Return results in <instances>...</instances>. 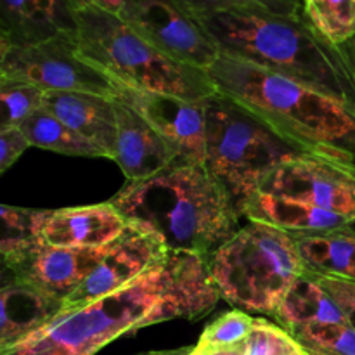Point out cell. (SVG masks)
I'll list each match as a JSON object with an SVG mask.
<instances>
[{"mask_svg": "<svg viewBox=\"0 0 355 355\" xmlns=\"http://www.w3.org/2000/svg\"><path fill=\"white\" fill-rule=\"evenodd\" d=\"M220 54L312 87L355 111V61L304 16L218 12L196 17Z\"/></svg>", "mask_w": 355, "mask_h": 355, "instance_id": "obj_1", "label": "cell"}, {"mask_svg": "<svg viewBox=\"0 0 355 355\" xmlns=\"http://www.w3.org/2000/svg\"><path fill=\"white\" fill-rule=\"evenodd\" d=\"M110 203L168 250L208 257L239 231L241 220L207 166L193 162H177L149 179L127 182Z\"/></svg>", "mask_w": 355, "mask_h": 355, "instance_id": "obj_2", "label": "cell"}, {"mask_svg": "<svg viewBox=\"0 0 355 355\" xmlns=\"http://www.w3.org/2000/svg\"><path fill=\"white\" fill-rule=\"evenodd\" d=\"M217 90L290 141L355 163V111L312 87L220 54L208 69Z\"/></svg>", "mask_w": 355, "mask_h": 355, "instance_id": "obj_3", "label": "cell"}, {"mask_svg": "<svg viewBox=\"0 0 355 355\" xmlns=\"http://www.w3.org/2000/svg\"><path fill=\"white\" fill-rule=\"evenodd\" d=\"M76 44L83 59L120 85L187 101L218 92L208 71L166 58L123 17L83 0L76 7Z\"/></svg>", "mask_w": 355, "mask_h": 355, "instance_id": "obj_4", "label": "cell"}, {"mask_svg": "<svg viewBox=\"0 0 355 355\" xmlns=\"http://www.w3.org/2000/svg\"><path fill=\"white\" fill-rule=\"evenodd\" d=\"M305 155L318 153L281 135L224 94L217 92L207 101L205 166L231 198L241 218L267 173Z\"/></svg>", "mask_w": 355, "mask_h": 355, "instance_id": "obj_5", "label": "cell"}, {"mask_svg": "<svg viewBox=\"0 0 355 355\" xmlns=\"http://www.w3.org/2000/svg\"><path fill=\"white\" fill-rule=\"evenodd\" d=\"M210 270L222 300L248 314L274 318L305 266L293 236L248 220L210 255Z\"/></svg>", "mask_w": 355, "mask_h": 355, "instance_id": "obj_6", "label": "cell"}, {"mask_svg": "<svg viewBox=\"0 0 355 355\" xmlns=\"http://www.w3.org/2000/svg\"><path fill=\"white\" fill-rule=\"evenodd\" d=\"M165 288L163 260L111 297L61 312L45 328L0 355H96L123 335L142 328Z\"/></svg>", "mask_w": 355, "mask_h": 355, "instance_id": "obj_7", "label": "cell"}, {"mask_svg": "<svg viewBox=\"0 0 355 355\" xmlns=\"http://www.w3.org/2000/svg\"><path fill=\"white\" fill-rule=\"evenodd\" d=\"M0 80L31 83L44 92L116 97L120 85L82 58L76 35L24 47H0Z\"/></svg>", "mask_w": 355, "mask_h": 355, "instance_id": "obj_8", "label": "cell"}, {"mask_svg": "<svg viewBox=\"0 0 355 355\" xmlns=\"http://www.w3.org/2000/svg\"><path fill=\"white\" fill-rule=\"evenodd\" d=\"M259 193L309 203L355 220V163L322 155L290 159L267 173Z\"/></svg>", "mask_w": 355, "mask_h": 355, "instance_id": "obj_9", "label": "cell"}, {"mask_svg": "<svg viewBox=\"0 0 355 355\" xmlns=\"http://www.w3.org/2000/svg\"><path fill=\"white\" fill-rule=\"evenodd\" d=\"M121 17L173 61L208 71L220 58L200 21L175 0H125Z\"/></svg>", "mask_w": 355, "mask_h": 355, "instance_id": "obj_10", "label": "cell"}, {"mask_svg": "<svg viewBox=\"0 0 355 355\" xmlns=\"http://www.w3.org/2000/svg\"><path fill=\"white\" fill-rule=\"evenodd\" d=\"M168 248L153 232L128 224L82 286L66 298L62 312L85 307L125 290L165 259Z\"/></svg>", "mask_w": 355, "mask_h": 355, "instance_id": "obj_11", "label": "cell"}, {"mask_svg": "<svg viewBox=\"0 0 355 355\" xmlns=\"http://www.w3.org/2000/svg\"><path fill=\"white\" fill-rule=\"evenodd\" d=\"M165 288L142 328L186 319L200 321L220 302V291L210 270V257L184 250H168L163 259ZM141 328V329H142Z\"/></svg>", "mask_w": 355, "mask_h": 355, "instance_id": "obj_12", "label": "cell"}, {"mask_svg": "<svg viewBox=\"0 0 355 355\" xmlns=\"http://www.w3.org/2000/svg\"><path fill=\"white\" fill-rule=\"evenodd\" d=\"M116 99L137 111L186 162L205 165L207 101H187L170 94L146 92L125 85H120Z\"/></svg>", "mask_w": 355, "mask_h": 355, "instance_id": "obj_13", "label": "cell"}, {"mask_svg": "<svg viewBox=\"0 0 355 355\" xmlns=\"http://www.w3.org/2000/svg\"><path fill=\"white\" fill-rule=\"evenodd\" d=\"M111 245L101 248H64L45 245L19 262L2 266V277L26 281L66 302V298L75 293L99 266L101 260L110 252Z\"/></svg>", "mask_w": 355, "mask_h": 355, "instance_id": "obj_14", "label": "cell"}, {"mask_svg": "<svg viewBox=\"0 0 355 355\" xmlns=\"http://www.w3.org/2000/svg\"><path fill=\"white\" fill-rule=\"evenodd\" d=\"M80 0H0V47L76 35Z\"/></svg>", "mask_w": 355, "mask_h": 355, "instance_id": "obj_15", "label": "cell"}, {"mask_svg": "<svg viewBox=\"0 0 355 355\" xmlns=\"http://www.w3.org/2000/svg\"><path fill=\"white\" fill-rule=\"evenodd\" d=\"M116 99V97H114ZM118 135L113 162L127 182L146 180L177 162H186L141 114L116 99Z\"/></svg>", "mask_w": 355, "mask_h": 355, "instance_id": "obj_16", "label": "cell"}, {"mask_svg": "<svg viewBox=\"0 0 355 355\" xmlns=\"http://www.w3.org/2000/svg\"><path fill=\"white\" fill-rule=\"evenodd\" d=\"M64 302L26 281L2 277L0 352L35 335L62 312Z\"/></svg>", "mask_w": 355, "mask_h": 355, "instance_id": "obj_17", "label": "cell"}, {"mask_svg": "<svg viewBox=\"0 0 355 355\" xmlns=\"http://www.w3.org/2000/svg\"><path fill=\"white\" fill-rule=\"evenodd\" d=\"M128 222L113 205L99 203L52 210L45 243L64 248H101L116 241Z\"/></svg>", "mask_w": 355, "mask_h": 355, "instance_id": "obj_18", "label": "cell"}, {"mask_svg": "<svg viewBox=\"0 0 355 355\" xmlns=\"http://www.w3.org/2000/svg\"><path fill=\"white\" fill-rule=\"evenodd\" d=\"M71 130L99 146L113 159L118 135L114 97L89 92H45L44 107Z\"/></svg>", "mask_w": 355, "mask_h": 355, "instance_id": "obj_19", "label": "cell"}, {"mask_svg": "<svg viewBox=\"0 0 355 355\" xmlns=\"http://www.w3.org/2000/svg\"><path fill=\"white\" fill-rule=\"evenodd\" d=\"M243 218L272 225L288 234H324L349 227V218L283 196L257 193L246 205Z\"/></svg>", "mask_w": 355, "mask_h": 355, "instance_id": "obj_20", "label": "cell"}, {"mask_svg": "<svg viewBox=\"0 0 355 355\" xmlns=\"http://www.w3.org/2000/svg\"><path fill=\"white\" fill-rule=\"evenodd\" d=\"M274 319L290 333L304 326L349 322L338 302L322 286L319 277L307 269L290 288Z\"/></svg>", "mask_w": 355, "mask_h": 355, "instance_id": "obj_21", "label": "cell"}, {"mask_svg": "<svg viewBox=\"0 0 355 355\" xmlns=\"http://www.w3.org/2000/svg\"><path fill=\"white\" fill-rule=\"evenodd\" d=\"M305 269L355 283V234L347 229L324 234H291Z\"/></svg>", "mask_w": 355, "mask_h": 355, "instance_id": "obj_22", "label": "cell"}, {"mask_svg": "<svg viewBox=\"0 0 355 355\" xmlns=\"http://www.w3.org/2000/svg\"><path fill=\"white\" fill-rule=\"evenodd\" d=\"M52 210L0 207V255L2 266L16 263L45 246V227Z\"/></svg>", "mask_w": 355, "mask_h": 355, "instance_id": "obj_23", "label": "cell"}, {"mask_svg": "<svg viewBox=\"0 0 355 355\" xmlns=\"http://www.w3.org/2000/svg\"><path fill=\"white\" fill-rule=\"evenodd\" d=\"M28 141L35 148L45 151L59 153L66 156H82V158H107L106 153L89 139L82 137L75 130L62 123L59 118L49 111L40 110L21 125Z\"/></svg>", "mask_w": 355, "mask_h": 355, "instance_id": "obj_24", "label": "cell"}, {"mask_svg": "<svg viewBox=\"0 0 355 355\" xmlns=\"http://www.w3.org/2000/svg\"><path fill=\"white\" fill-rule=\"evenodd\" d=\"M304 14L331 44L345 45L355 37V0H304Z\"/></svg>", "mask_w": 355, "mask_h": 355, "instance_id": "obj_25", "label": "cell"}, {"mask_svg": "<svg viewBox=\"0 0 355 355\" xmlns=\"http://www.w3.org/2000/svg\"><path fill=\"white\" fill-rule=\"evenodd\" d=\"M191 16L218 12H267L277 16H304V0H175Z\"/></svg>", "mask_w": 355, "mask_h": 355, "instance_id": "obj_26", "label": "cell"}, {"mask_svg": "<svg viewBox=\"0 0 355 355\" xmlns=\"http://www.w3.org/2000/svg\"><path fill=\"white\" fill-rule=\"evenodd\" d=\"M291 335L305 355H355V329L349 322L304 326Z\"/></svg>", "mask_w": 355, "mask_h": 355, "instance_id": "obj_27", "label": "cell"}, {"mask_svg": "<svg viewBox=\"0 0 355 355\" xmlns=\"http://www.w3.org/2000/svg\"><path fill=\"white\" fill-rule=\"evenodd\" d=\"M45 92L31 83L0 80V128L21 127L44 107Z\"/></svg>", "mask_w": 355, "mask_h": 355, "instance_id": "obj_28", "label": "cell"}, {"mask_svg": "<svg viewBox=\"0 0 355 355\" xmlns=\"http://www.w3.org/2000/svg\"><path fill=\"white\" fill-rule=\"evenodd\" d=\"M253 321H255V318H252L248 312L232 309L205 328L203 335L196 345L205 350H218L241 345V343H246L250 333H252Z\"/></svg>", "mask_w": 355, "mask_h": 355, "instance_id": "obj_29", "label": "cell"}, {"mask_svg": "<svg viewBox=\"0 0 355 355\" xmlns=\"http://www.w3.org/2000/svg\"><path fill=\"white\" fill-rule=\"evenodd\" d=\"M248 355H305L290 331L266 318H255L246 340Z\"/></svg>", "mask_w": 355, "mask_h": 355, "instance_id": "obj_30", "label": "cell"}, {"mask_svg": "<svg viewBox=\"0 0 355 355\" xmlns=\"http://www.w3.org/2000/svg\"><path fill=\"white\" fill-rule=\"evenodd\" d=\"M30 146L21 127L0 128V173H6Z\"/></svg>", "mask_w": 355, "mask_h": 355, "instance_id": "obj_31", "label": "cell"}, {"mask_svg": "<svg viewBox=\"0 0 355 355\" xmlns=\"http://www.w3.org/2000/svg\"><path fill=\"white\" fill-rule=\"evenodd\" d=\"M321 281L322 286L331 293V297L338 302L342 311L345 312V318L349 324L355 329V283L336 279V277H326L315 274Z\"/></svg>", "mask_w": 355, "mask_h": 355, "instance_id": "obj_32", "label": "cell"}, {"mask_svg": "<svg viewBox=\"0 0 355 355\" xmlns=\"http://www.w3.org/2000/svg\"><path fill=\"white\" fill-rule=\"evenodd\" d=\"M83 2L92 3V6L99 7V9L118 14V16H121V10L125 7V0H83Z\"/></svg>", "mask_w": 355, "mask_h": 355, "instance_id": "obj_33", "label": "cell"}, {"mask_svg": "<svg viewBox=\"0 0 355 355\" xmlns=\"http://www.w3.org/2000/svg\"><path fill=\"white\" fill-rule=\"evenodd\" d=\"M208 352H210V355H248L246 343H241V345H234V347H227V349L208 350Z\"/></svg>", "mask_w": 355, "mask_h": 355, "instance_id": "obj_34", "label": "cell"}, {"mask_svg": "<svg viewBox=\"0 0 355 355\" xmlns=\"http://www.w3.org/2000/svg\"><path fill=\"white\" fill-rule=\"evenodd\" d=\"M193 347H184V349H173V350H156V352H146L139 355H189Z\"/></svg>", "mask_w": 355, "mask_h": 355, "instance_id": "obj_35", "label": "cell"}, {"mask_svg": "<svg viewBox=\"0 0 355 355\" xmlns=\"http://www.w3.org/2000/svg\"><path fill=\"white\" fill-rule=\"evenodd\" d=\"M189 355H210V352H208V350L200 349V347H198V345H194V347H193V350H191V354H189Z\"/></svg>", "mask_w": 355, "mask_h": 355, "instance_id": "obj_36", "label": "cell"}, {"mask_svg": "<svg viewBox=\"0 0 355 355\" xmlns=\"http://www.w3.org/2000/svg\"><path fill=\"white\" fill-rule=\"evenodd\" d=\"M347 231H349V232H352V234H355V220L350 222V224H349V227H347Z\"/></svg>", "mask_w": 355, "mask_h": 355, "instance_id": "obj_37", "label": "cell"}, {"mask_svg": "<svg viewBox=\"0 0 355 355\" xmlns=\"http://www.w3.org/2000/svg\"><path fill=\"white\" fill-rule=\"evenodd\" d=\"M349 45H350V49H352V51L355 52V37L352 38V40H350V42H349Z\"/></svg>", "mask_w": 355, "mask_h": 355, "instance_id": "obj_38", "label": "cell"}, {"mask_svg": "<svg viewBox=\"0 0 355 355\" xmlns=\"http://www.w3.org/2000/svg\"><path fill=\"white\" fill-rule=\"evenodd\" d=\"M345 45H347V47H349V49H350V45H349V44H345ZM350 52H352V55H354V61H355V52L352 51V49H350Z\"/></svg>", "mask_w": 355, "mask_h": 355, "instance_id": "obj_39", "label": "cell"}]
</instances>
